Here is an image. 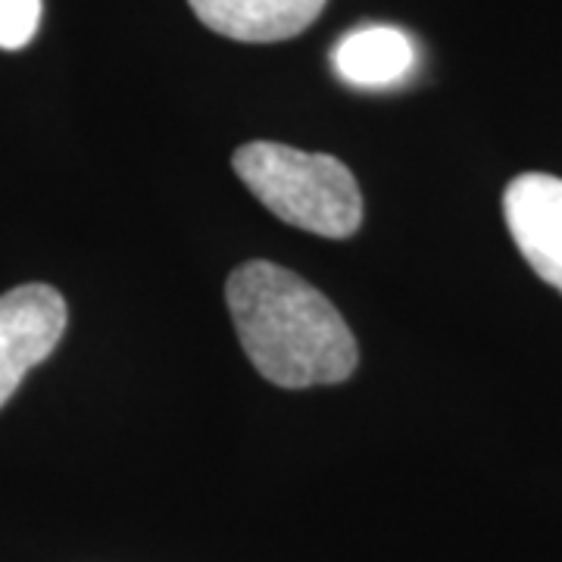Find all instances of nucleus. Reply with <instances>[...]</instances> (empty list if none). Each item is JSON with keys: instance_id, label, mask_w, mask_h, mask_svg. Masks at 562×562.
I'll return each mask as SVG.
<instances>
[{"instance_id": "obj_1", "label": "nucleus", "mask_w": 562, "mask_h": 562, "mask_svg": "<svg viewBox=\"0 0 562 562\" xmlns=\"http://www.w3.org/2000/svg\"><path fill=\"white\" fill-rule=\"evenodd\" d=\"M225 301L244 353L266 382L301 391L353 375V331L335 303L284 266L244 262L225 284Z\"/></svg>"}, {"instance_id": "obj_2", "label": "nucleus", "mask_w": 562, "mask_h": 562, "mask_svg": "<svg viewBox=\"0 0 562 562\" xmlns=\"http://www.w3.org/2000/svg\"><path fill=\"white\" fill-rule=\"evenodd\" d=\"M232 166L250 194L294 228L319 238H350L362 225L360 184L338 157L254 140L235 150Z\"/></svg>"}, {"instance_id": "obj_3", "label": "nucleus", "mask_w": 562, "mask_h": 562, "mask_svg": "<svg viewBox=\"0 0 562 562\" xmlns=\"http://www.w3.org/2000/svg\"><path fill=\"white\" fill-rule=\"evenodd\" d=\"M66 319V301L50 284H22L0 294V406L57 350Z\"/></svg>"}, {"instance_id": "obj_4", "label": "nucleus", "mask_w": 562, "mask_h": 562, "mask_svg": "<svg viewBox=\"0 0 562 562\" xmlns=\"http://www.w3.org/2000/svg\"><path fill=\"white\" fill-rule=\"evenodd\" d=\"M509 235L528 266L562 291V179L525 172L503 194Z\"/></svg>"}, {"instance_id": "obj_5", "label": "nucleus", "mask_w": 562, "mask_h": 562, "mask_svg": "<svg viewBox=\"0 0 562 562\" xmlns=\"http://www.w3.org/2000/svg\"><path fill=\"white\" fill-rule=\"evenodd\" d=\"M198 20L225 38L272 44L319 20L325 0H188Z\"/></svg>"}, {"instance_id": "obj_6", "label": "nucleus", "mask_w": 562, "mask_h": 562, "mask_svg": "<svg viewBox=\"0 0 562 562\" xmlns=\"http://www.w3.org/2000/svg\"><path fill=\"white\" fill-rule=\"evenodd\" d=\"M419 63L416 41L394 25H362L347 32L335 50L331 66L347 85L382 91L409 79Z\"/></svg>"}, {"instance_id": "obj_7", "label": "nucleus", "mask_w": 562, "mask_h": 562, "mask_svg": "<svg viewBox=\"0 0 562 562\" xmlns=\"http://www.w3.org/2000/svg\"><path fill=\"white\" fill-rule=\"evenodd\" d=\"M41 0H0V50H22L38 35Z\"/></svg>"}]
</instances>
